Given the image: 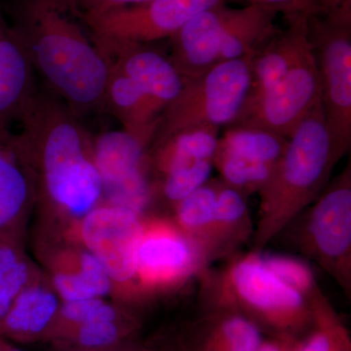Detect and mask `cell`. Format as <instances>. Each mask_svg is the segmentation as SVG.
<instances>
[{"instance_id":"6da1fadb","label":"cell","mask_w":351,"mask_h":351,"mask_svg":"<svg viewBox=\"0 0 351 351\" xmlns=\"http://www.w3.org/2000/svg\"><path fill=\"white\" fill-rule=\"evenodd\" d=\"M19 123L16 144L36 174V201L66 232L105 202L93 138L80 117L47 89H38Z\"/></svg>"},{"instance_id":"7a4b0ae2","label":"cell","mask_w":351,"mask_h":351,"mask_svg":"<svg viewBox=\"0 0 351 351\" xmlns=\"http://www.w3.org/2000/svg\"><path fill=\"white\" fill-rule=\"evenodd\" d=\"M11 16L48 91L80 117L105 108L110 59L75 0H14Z\"/></svg>"},{"instance_id":"3957f363","label":"cell","mask_w":351,"mask_h":351,"mask_svg":"<svg viewBox=\"0 0 351 351\" xmlns=\"http://www.w3.org/2000/svg\"><path fill=\"white\" fill-rule=\"evenodd\" d=\"M341 160L328 133L321 99L289 138L260 195L254 252L263 249L319 197Z\"/></svg>"},{"instance_id":"277c9868","label":"cell","mask_w":351,"mask_h":351,"mask_svg":"<svg viewBox=\"0 0 351 351\" xmlns=\"http://www.w3.org/2000/svg\"><path fill=\"white\" fill-rule=\"evenodd\" d=\"M221 295L263 332L301 339L313 324L306 295L265 267L260 252L232 258L221 274H212Z\"/></svg>"},{"instance_id":"5b68a950","label":"cell","mask_w":351,"mask_h":351,"mask_svg":"<svg viewBox=\"0 0 351 351\" xmlns=\"http://www.w3.org/2000/svg\"><path fill=\"white\" fill-rule=\"evenodd\" d=\"M250 86V56L221 62L199 77L186 80L181 93L161 113L149 149L195 127L230 125L241 112Z\"/></svg>"},{"instance_id":"8992f818","label":"cell","mask_w":351,"mask_h":351,"mask_svg":"<svg viewBox=\"0 0 351 351\" xmlns=\"http://www.w3.org/2000/svg\"><path fill=\"white\" fill-rule=\"evenodd\" d=\"M288 226H294L298 251L331 276L350 299V162Z\"/></svg>"},{"instance_id":"52a82bcc","label":"cell","mask_w":351,"mask_h":351,"mask_svg":"<svg viewBox=\"0 0 351 351\" xmlns=\"http://www.w3.org/2000/svg\"><path fill=\"white\" fill-rule=\"evenodd\" d=\"M307 34L319 75L328 133L341 159L351 145V8L311 15Z\"/></svg>"},{"instance_id":"ba28073f","label":"cell","mask_w":351,"mask_h":351,"mask_svg":"<svg viewBox=\"0 0 351 351\" xmlns=\"http://www.w3.org/2000/svg\"><path fill=\"white\" fill-rule=\"evenodd\" d=\"M144 217L129 208L103 203L64 233L94 256L112 279L114 291L141 293L137 284L138 249Z\"/></svg>"},{"instance_id":"9c48e42d","label":"cell","mask_w":351,"mask_h":351,"mask_svg":"<svg viewBox=\"0 0 351 351\" xmlns=\"http://www.w3.org/2000/svg\"><path fill=\"white\" fill-rule=\"evenodd\" d=\"M233 0H149L106 12L83 14L100 47L170 38L201 11Z\"/></svg>"},{"instance_id":"30bf717a","label":"cell","mask_w":351,"mask_h":351,"mask_svg":"<svg viewBox=\"0 0 351 351\" xmlns=\"http://www.w3.org/2000/svg\"><path fill=\"white\" fill-rule=\"evenodd\" d=\"M206 256L169 219L144 218L138 249L137 284L141 294L184 285L206 269Z\"/></svg>"},{"instance_id":"8fae6325","label":"cell","mask_w":351,"mask_h":351,"mask_svg":"<svg viewBox=\"0 0 351 351\" xmlns=\"http://www.w3.org/2000/svg\"><path fill=\"white\" fill-rule=\"evenodd\" d=\"M152 141L126 130L93 138L94 161L103 182L105 202L143 216L151 201L149 149Z\"/></svg>"},{"instance_id":"7c38bea8","label":"cell","mask_w":351,"mask_h":351,"mask_svg":"<svg viewBox=\"0 0 351 351\" xmlns=\"http://www.w3.org/2000/svg\"><path fill=\"white\" fill-rule=\"evenodd\" d=\"M320 99L319 75L311 50L276 86L245 105L230 125L256 127L289 138Z\"/></svg>"},{"instance_id":"4fadbf2b","label":"cell","mask_w":351,"mask_h":351,"mask_svg":"<svg viewBox=\"0 0 351 351\" xmlns=\"http://www.w3.org/2000/svg\"><path fill=\"white\" fill-rule=\"evenodd\" d=\"M202 281L203 313L181 345L184 351H258L265 339L262 330L226 301L211 281Z\"/></svg>"},{"instance_id":"5bb4252c","label":"cell","mask_w":351,"mask_h":351,"mask_svg":"<svg viewBox=\"0 0 351 351\" xmlns=\"http://www.w3.org/2000/svg\"><path fill=\"white\" fill-rule=\"evenodd\" d=\"M43 249L48 279L62 302L105 298L115 292L103 265L82 245L55 235Z\"/></svg>"},{"instance_id":"9a60e30c","label":"cell","mask_w":351,"mask_h":351,"mask_svg":"<svg viewBox=\"0 0 351 351\" xmlns=\"http://www.w3.org/2000/svg\"><path fill=\"white\" fill-rule=\"evenodd\" d=\"M311 16L286 19L287 27L278 29L251 57V86L245 105L258 100L276 86L302 58L311 51L307 20Z\"/></svg>"},{"instance_id":"2e32d148","label":"cell","mask_w":351,"mask_h":351,"mask_svg":"<svg viewBox=\"0 0 351 351\" xmlns=\"http://www.w3.org/2000/svg\"><path fill=\"white\" fill-rule=\"evenodd\" d=\"M110 64L137 83L138 86L165 110L181 93L186 80L169 57L149 44L104 46Z\"/></svg>"},{"instance_id":"e0dca14e","label":"cell","mask_w":351,"mask_h":351,"mask_svg":"<svg viewBox=\"0 0 351 351\" xmlns=\"http://www.w3.org/2000/svg\"><path fill=\"white\" fill-rule=\"evenodd\" d=\"M27 53L0 7V130L11 132L38 88Z\"/></svg>"},{"instance_id":"ac0fdd59","label":"cell","mask_w":351,"mask_h":351,"mask_svg":"<svg viewBox=\"0 0 351 351\" xmlns=\"http://www.w3.org/2000/svg\"><path fill=\"white\" fill-rule=\"evenodd\" d=\"M226 6L201 11L169 38L168 57L184 80L199 77L219 64V32Z\"/></svg>"},{"instance_id":"d6986e66","label":"cell","mask_w":351,"mask_h":351,"mask_svg":"<svg viewBox=\"0 0 351 351\" xmlns=\"http://www.w3.org/2000/svg\"><path fill=\"white\" fill-rule=\"evenodd\" d=\"M61 302L48 277L41 274L20 293L0 321V337L17 343L47 341Z\"/></svg>"},{"instance_id":"ffe728a7","label":"cell","mask_w":351,"mask_h":351,"mask_svg":"<svg viewBox=\"0 0 351 351\" xmlns=\"http://www.w3.org/2000/svg\"><path fill=\"white\" fill-rule=\"evenodd\" d=\"M278 15L274 9L257 4L226 6L219 32V63L253 54L279 29Z\"/></svg>"},{"instance_id":"44dd1931","label":"cell","mask_w":351,"mask_h":351,"mask_svg":"<svg viewBox=\"0 0 351 351\" xmlns=\"http://www.w3.org/2000/svg\"><path fill=\"white\" fill-rule=\"evenodd\" d=\"M105 107L121 122L124 130L152 142L163 110L137 83L110 64Z\"/></svg>"},{"instance_id":"7402d4cb","label":"cell","mask_w":351,"mask_h":351,"mask_svg":"<svg viewBox=\"0 0 351 351\" xmlns=\"http://www.w3.org/2000/svg\"><path fill=\"white\" fill-rule=\"evenodd\" d=\"M219 127L199 126L179 132L149 151V170L158 177L198 160H213L219 144Z\"/></svg>"},{"instance_id":"603a6c76","label":"cell","mask_w":351,"mask_h":351,"mask_svg":"<svg viewBox=\"0 0 351 351\" xmlns=\"http://www.w3.org/2000/svg\"><path fill=\"white\" fill-rule=\"evenodd\" d=\"M246 199V196L221 181L215 211L212 261L230 255L252 240L255 226Z\"/></svg>"},{"instance_id":"cb8c5ba5","label":"cell","mask_w":351,"mask_h":351,"mask_svg":"<svg viewBox=\"0 0 351 351\" xmlns=\"http://www.w3.org/2000/svg\"><path fill=\"white\" fill-rule=\"evenodd\" d=\"M36 202V174L20 154L0 175V235L22 237L25 219Z\"/></svg>"},{"instance_id":"d4e9b609","label":"cell","mask_w":351,"mask_h":351,"mask_svg":"<svg viewBox=\"0 0 351 351\" xmlns=\"http://www.w3.org/2000/svg\"><path fill=\"white\" fill-rule=\"evenodd\" d=\"M219 184V179H210L173 208L175 225L199 247L209 263Z\"/></svg>"},{"instance_id":"484cf974","label":"cell","mask_w":351,"mask_h":351,"mask_svg":"<svg viewBox=\"0 0 351 351\" xmlns=\"http://www.w3.org/2000/svg\"><path fill=\"white\" fill-rule=\"evenodd\" d=\"M288 141V138L265 129L230 125L219 138L218 149L253 162L276 165Z\"/></svg>"},{"instance_id":"4316f807","label":"cell","mask_w":351,"mask_h":351,"mask_svg":"<svg viewBox=\"0 0 351 351\" xmlns=\"http://www.w3.org/2000/svg\"><path fill=\"white\" fill-rule=\"evenodd\" d=\"M40 274L25 254L22 237L0 235V321L20 293Z\"/></svg>"},{"instance_id":"83f0119b","label":"cell","mask_w":351,"mask_h":351,"mask_svg":"<svg viewBox=\"0 0 351 351\" xmlns=\"http://www.w3.org/2000/svg\"><path fill=\"white\" fill-rule=\"evenodd\" d=\"M309 299L313 324L300 339L298 351H351L348 329L318 286Z\"/></svg>"},{"instance_id":"f1b7e54d","label":"cell","mask_w":351,"mask_h":351,"mask_svg":"<svg viewBox=\"0 0 351 351\" xmlns=\"http://www.w3.org/2000/svg\"><path fill=\"white\" fill-rule=\"evenodd\" d=\"M138 329V321H96L66 330L53 339V345L80 350H100L132 341Z\"/></svg>"},{"instance_id":"f546056e","label":"cell","mask_w":351,"mask_h":351,"mask_svg":"<svg viewBox=\"0 0 351 351\" xmlns=\"http://www.w3.org/2000/svg\"><path fill=\"white\" fill-rule=\"evenodd\" d=\"M125 307L119 304L108 302L105 298H90L75 302H62L56 321L47 341L60 334L85 323L96 321H120L135 319Z\"/></svg>"},{"instance_id":"4dcf8cb0","label":"cell","mask_w":351,"mask_h":351,"mask_svg":"<svg viewBox=\"0 0 351 351\" xmlns=\"http://www.w3.org/2000/svg\"><path fill=\"white\" fill-rule=\"evenodd\" d=\"M213 164L221 177L219 180L246 197L262 191L276 166L253 162L230 156L218 149L214 156Z\"/></svg>"},{"instance_id":"1f68e13d","label":"cell","mask_w":351,"mask_h":351,"mask_svg":"<svg viewBox=\"0 0 351 351\" xmlns=\"http://www.w3.org/2000/svg\"><path fill=\"white\" fill-rule=\"evenodd\" d=\"M213 168V160L205 159L171 171L160 177L159 191L164 200L174 208L209 181Z\"/></svg>"},{"instance_id":"d6a6232c","label":"cell","mask_w":351,"mask_h":351,"mask_svg":"<svg viewBox=\"0 0 351 351\" xmlns=\"http://www.w3.org/2000/svg\"><path fill=\"white\" fill-rule=\"evenodd\" d=\"M260 254L265 267H269L284 282L297 289L306 297L309 298L317 287L313 270L301 258L278 254H263V252H260Z\"/></svg>"},{"instance_id":"836d02e7","label":"cell","mask_w":351,"mask_h":351,"mask_svg":"<svg viewBox=\"0 0 351 351\" xmlns=\"http://www.w3.org/2000/svg\"><path fill=\"white\" fill-rule=\"evenodd\" d=\"M249 4H257L274 9L282 14L285 19L295 16H311L321 14L320 6L316 0H247Z\"/></svg>"},{"instance_id":"e575fe53","label":"cell","mask_w":351,"mask_h":351,"mask_svg":"<svg viewBox=\"0 0 351 351\" xmlns=\"http://www.w3.org/2000/svg\"><path fill=\"white\" fill-rule=\"evenodd\" d=\"M149 0H75L83 14L106 12L112 9L144 3Z\"/></svg>"},{"instance_id":"d590c367","label":"cell","mask_w":351,"mask_h":351,"mask_svg":"<svg viewBox=\"0 0 351 351\" xmlns=\"http://www.w3.org/2000/svg\"><path fill=\"white\" fill-rule=\"evenodd\" d=\"M19 158L15 134L0 130V175L3 174Z\"/></svg>"},{"instance_id":"8d00e7d4","label":"cell","mask_w":351,"mask_h":351,"mask_svg":"<svg viewBox=\"0 0 351 351\" xmlns=\"http://www.w3.org/2000/svg\"><path fill=\"white\" fill-rule=\"evenodd\" d=\"M300 338L288 335H272L263 339L258 351H298Z\"/></svg>"},{"instance_id":"74e56055","label":"cell","mask_w":351,"mask_h":351,"mask_svg":"<svg viewBox=\"0 0 351 351\" xmlns=\"http://www.w3.org/2000/svg\"><path fill=\"white\" fill-rule=\"evenodd\" d=\"M54 346V351H138L140 346L134 345L132 341L120 343V345L100 348V350H80V348H69V346Z\"/></svg>"},{"instance_id":"f35d334b","label":"cell","mask_w":351,"mask_h":351,"mask_svg":"<svg viewBox=\"0 0 351 351\" xmlns=\"http://www.w3.org/2000/svg\"><path fill=\"white\" fill-rule=\"evenodd\" d=\"M322 14L336 12L341 9L351 8V0H316Z\"/></svg>"},{"instance_id":"ab89813d","label":"cell","mask_w":351,"mask_h":351,"mask_svg":"<svg viewBox=\"0 0 351 351\" xmlns=\"http://www.w3.org/2000/svg\"><path fill=\"white\" fill-rule=\"evenodd\" d=\"M0 351H24L14 346L8 339L0 337Z\"/></svg>"},{"instance_id":"60d3db41","label":"cell","mask_w":351,"mask_h":351,"mask_svg":"<svg viewBox=\"0 0 351 351\" xmlns=\"http://www.w3.org/2000/svg\"><path fill=\"white\" fill-rule=\"evenodd\" d=\"M138 351H184V350L182 346H180L179 348H175V350H156V348H140Z\"/></svg>"}]
</instances>
